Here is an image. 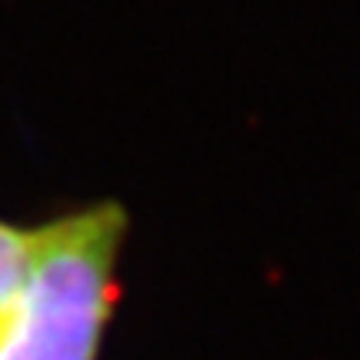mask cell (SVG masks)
I'll return each mask as SVG.
<instances>
[{"label":"cell","mask_w":360,"mask_h":360,"mask_svg":"<svg viewBox=\"0 0 360 360\" xmlns=\"http://www.w3.org/2000/svg\"><path fill=\"white\" fill-rule=\"evenodd\" d=\"M127 231V210L117 200L40 224L37 264L0 327V360H101L120 304Z\"/></svg>","instance_id":"cell-1"},{"label":"cell","mask_w":360,"mask_h":360,"mask_svg":"<svg viewBox=\"0 0 360 360\" xmlns=\"http://www.w3.org/2000/svg\"><path fill=\"white\" fill-rule=\"evenodd\" d=\"M40 224H13L0 217V327L11 321L37 264Z\"/></svg>","instance_id":"cell-2"}]
</instances>
